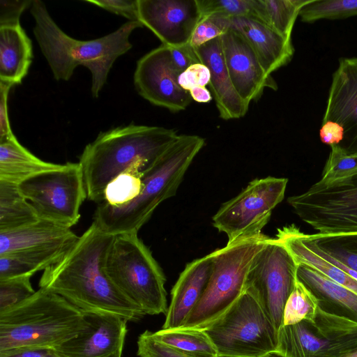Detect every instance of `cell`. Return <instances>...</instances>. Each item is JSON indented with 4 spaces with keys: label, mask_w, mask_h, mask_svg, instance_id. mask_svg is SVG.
<instances>
[{
    "label": "cell",
    "mask_w": 357,
    "mask_h": 357,
    "mask_svg": "<svg viewBox=\"0 0 357 357\" xmlns=\"http://www.w3.org/2000/svg\"><path fill=\"white\" fill-rule=\"evenodd\" d=\"M319 137L322 143L330 146L338 145L344 139V129L339 123L332 121L322 122Z\"/></svg>",
    "instance_id": "46"
},
{
    "label": "cell",
    "mask_w": 357,
    "mask_h": 357,
    "mask_svg": "<svg viewBox=\"0 0 357 357\" xmlns=\"http://www.w3.org/2000/svg\"><path fill=\"white\" fill-rule=\"evenodd\" d=\"M230 29V19L210 15L202 17L196 26L190 44L194 47L220 37Z\"/></svg>",
    "instance_id": "38"
},
{
    "label": "cell",
    "mask_w": 357,
    "mask_h": 357,
    "mask_svg": "<svg viewBox=\"0 0 357 357\" xmlns=\"http://www.w3.org/2000/svg\"><path fill=\"white\" fill-rule=\"evenodd\" d=\"M307 236L325 258L357 273V232Z\"/></svg>",
    "instance_id": "30"
},
{
    "label": "cell",
    "mask_w": 357,
    "mask_h": 357,
    "mask_svg": "<svg viewBox=\"0 0 357 357\" xmlns=\"http://www.w3.org/2000/svg\"><path fill=\"white\" fill-rule=\"evenodd\" d=\"M202 17L216 15L227 19L255 18L266 24L263 0H197Z\"/></svg>",
    "instance_id": "31"
},
{
    "label": "cell",
    "mask_w": 357,
    "mask_h": 357,
    "mask_svg": "<svg viewBox=\"0 0 357 357\" xmlns=\"http://www.w3.org/2000/svg\"><path fill=\"white\" fill-rule=\"evenodd\" d=\"M38 218L70 228L80 218L87 198L79 162H66L56 169L31 176L18 184Z\"/></svg>",
    "instance_id": "9"
},
{
    "label": "cell",
    "mask_w": 357,
    "mask_h": 357,
    "mask_svg": "<svg viewBox=\"0 0 357 357\" xmlns=\"http://www.w3.org/2000/svg\"><path fill=\"white\" fill-rule=\"evenodd\" d=\"M178 76L169 47L162 45L138 60L134 84L139 94L151 104L178 112L185 110L192 100L189 91L178 84Z\"/></svg>",
    "instance_id": "14"
},
{
    "label": "cell",
    "mask_w": 357,
    "mask_h": 357,
    "mask_svg": "<svg viewBox=\"0 0 357 357\" xmlns=\"http://www.w3.org/2000/svg\"><path fill=\"white\" fill-rule=\"evenodd\" d=\"M33 1H0V25L20 22L22 13L31 7Z\"/></svg>",
    "instance_id": "43"
},
{
    "label": "cell",
    "mask_w": 357,
    "mask_h": 357,
    "mask_svg": "<svg viewBox=\"0 0 357 357\" xmlns=\"http://www.w3.org/2000/svg\"><path fill=\"white\" fill-rule=\"evenodd\" d=\"M271 238L261 233L211 252L212 270L207 286L180 328L206 330L221 318L245 290L250 272Z\"/></svg>",
    "instance_id": "6"
},
{
    "label": "cell",
    "mask_w": 357,
    "mask_h": 357,
    "mask_svg": "<svg viewBox=\"0 0 357 357\" xmlns=\"http://www.w3.org/2000/svg\"><path fill=\"white\" fill-rule=\"evenodd\" d=\"M139 21L169 47L190 43L202 15L197 0H137Z\"/></svg>",
    "instance_id": "15"
},
{
    "label": "cell",
    "mask_w": 357,
    "mask_h": 357,
    "mask_svg": "<svg viewBox=\"0 0 357 357\" xmlns=\"http://www.w3.org/2000/svg\"><path fill=\"white\" fill-rule=\"evenodd\" d=\"M13 85L0 82V141L15 137L11 129L8 109V98Z\"/></svg>",
    "instance_id": "44"
},
{
    "label": "cell",
    "mask_w": 357,
    "mask_h": 357,
    "mask_svg": "<svg viewBox=\"0 0 357 357\" xmlns=\"http://www.w3.org/2000/svg\"><path fill=\"white\" fill-rule=\"evenodd\" d=\"M105 271L119 291L145 315L166 314L165 274L138 233L114 235Z\"/></svg>",
    "instance_id": "7"
},
{
    "label": "cell",
    "mask_w": 357,
    "mask_h": 357,
    "mask_svg": "<svg viewBox=\"0 0 357 357\" xmlns=\"http://www.w3.org/2000/svg\"><path fill=\"white\" fill-rule=\"evenodd\" d=\"M296 278L323 310L357 323V294L307 266L297 264Z\"/></svg>",
    "instance_id": "22"
},
{
    "label": "cell",
    "mask_w": 357,
    "mask_h": 357,
    "mask_svg": "<svg viewBox=\"0 0 357 357\" xmlns=\"http://www.w3.org/2000/svg\"><path fill=\"white\" fill-rule=\"evenodd\" d=\"M178 136L173 128L133 123L100 132L79 157L87 198L103 202L107 185L125 171L142 176Z\"/></svg>",
    "instance_id": "2"
},
{
    "label": "cell",
    "mask_w": 357,
    "mask_h": 357,
    "mask_svg": "<svg viewBox=\"0 0 357 357\" xmlns=\"http://www.w3.org/2000/svg\"><path fill=\"white\" fill-rule=\"evenodd\" d=\"M211 73L206 66L202 63H195L181 73L178 77V84L189 91L195 86H206L209 84Z\"/></svg>",
    "instance_id": "41"
},
{
    "label": "cell",
    "mask_w": 357,
    "mask_h": 357,
    "mask_svg": "<svg viewBox=\"0 0 357 357\" xmlns=\"http://www.w3.org/2000/svg\"><path fill=\"white\" fill-rule=\"evenodd\" d=\"M192 99L198 102H208L212 96L210 91L205 86H195L189 91Z\"/></svg>",
    "instance_id": "47"
},
{
    "label": "cell",
    "mask_w": 357,
    "mask_h": 357,
    "mask_svg": "<svg viewBox=\"0 0 357 357\" xmlns=\"http://www.w3.org/2000/svg\"><path fill=\"white\" fill-rule=\"evenodd\" d=\"M86 326L83 310L40 288L26 300L0 312V351L26 346L56 347Z\"/></svg>",
    "instance_id": "5"
},
{
    "label": "cell",
    "mask_w": 357,
    "mask_h": 357,
    "mask_svg": "<svg viewBox=\"0 0 357 357\" xmlns=\"http://www.w3.org/2000/svg\"><path fill=\"white\" fill-rule=\"evenodd\" d=\"M112 357H122V355H116V356H112Z\"/></svg>",
    "instance_id": "50"
},
{
    "label": "cell",
    "mask_w": 357,
    "mask_h": 357,
    "mask_svg": "<svg viewBox=\"0 0 357 357\" xmlns=\"http://www.w3.org/2000/svg\"><path fill=\"white\" fill-rule=\"evenodd\" d=\"M0 357H60L54 347L26 346L0 351Z\"/></svg>",
    "instance_id": "45"
},
{
    "label": "cell",
    "mask_w": 357,
    "mask_h": 357,
    "mask_svg": "<svg viewBox=\"0 0 357 357\" xmlns=\"http://www.w3.org/2000/svg\"><path fill=\"white\" fill-rule=\"evenodd\" d=\"M356 349L357 323L319 307L314 320L279 329L275 353L283 357H343Z\"/></svg>",
    "instance_id": "10"
},
{
    "label": "cell",
    "mask_w": 357,
    "mask_h": 357,
    "mask_svg": "<svg viewBox=\"0 0 357 357\" xmlns=\"http://www.w3.org/2000/svg\"><path fill=\"white\" fill-rule=\"evenodd\" d=\"M357 15V0H312L301 10L303 22L320 20H337Z\"/></svg>",
    "instance_id": "34"
},
{
    "label": "cell",
    "mask_w": 357,
    "mask_h": 357,
    "mask_svg": "<svg viewBox=\"0 0 357 357\" xmlns=\"http://www.w3.org/2000/svg\"><path fill=\"white\" fill-rule=\"evenodd\" d=\"M142 189V176L132 170H127L114 177L104 190V202L120 207L134 199Z\"/></svg>",
    "instance_id": "35"
},
{
    "label": "cell",
    "mask_w": 357,
    "mask_h": 357,
    "mask_svg": "<svg viewBox=\"0 0 357 357\" xmlns=\"http://www.w3.org/2000/svg\"><path fill=\"white\" fill-rule=\"evenodd\" d=\"M194 49L199 62L209 69V85L220 117L224 120L243 117L249 104L241 98L233 86L224 59L220 37Z\"/></svg>",
    "instance_id": "20"
},
{
    "label": "cell",
    "mask_w": 357,
    "mask_h": 357,
    "mask_svg": "<svg viewBox=\"0 0 357 357\" xmlns=\"http://www.w3.org/2000/svg\"><path fill=\"white\" fill-rule=\"evenodd\" d=\"M137 354L139 357H192L156 340L149 331L138 337Z\"/></svg>",
    "instance_id": "39"
},
{
    "label": "cell",
    "mask_w": 357,
    "mask_h": 357,
    "mask_svg": "<svg viewBox=\"0 0 357 357\" xmlns=\"http://www.w3.org/2000/svg\"><path fill=\"white\" fill-rule=\"evenodd\" d=\"M114 237L92 222L61 259L44 271L40 288L63 297L83 311L115 313L128 321L141 319L144 312L119 291L105 271Z\"/></svg>",
    "instance_id": "1"
},
{
    "label": "cell",
    "mask_w": 357,
    "mask_h": 357,
    "mask_svg": "<svg viewBox=\"0 0 357 357\" xmlns=\"http://www.w3.org/2000/svg\"><path fill=\"white\" fill-rule=\"evenodd\" d=\"M205 331L218 357H261L276 349L278 331L248 285L234 305Z\"/></svg>",
    "instance_id": "8"
},
{
    "label": "cell",
    "mask_w": 357,
    "mask_h": 357,
    "mask_svg": "<svg viewBox=\"0 0 357 357\" xmlns=\"http://www.w3.org/2000/svg\"><path fill=\"white\" fill-rule=\"evenodd\" d=\"M31 277L20 276L0 280V312L26 300L35 294Z\"/></svg>",
    "instance_id": "37"
},
{
    "label": "cell",
    "mask_w": 357,
    "mask_h": 357,
    "mask_svg": "<svg viewBox=\"0 0 357 357\" xmlns=\"http://www.w3.org/2000/svg\"><path fill=\"white\" fill-rule=\"evenodd\" d=\"M30 11L35 20L36 41L54 77L68 81L78 66L87 68L91 73L93 98L99 96L115 61L132 48L129 40L132 32L143 27L140 22L128 21L101 38L79 40L63 31L43 1L33 0Z\"/></svg>",
    "instance_id": "3"
},
{
    "label": "cell",
    "mask_w": 357,
    "mask_h": 357,
    "mask_svg": "<svg viewBox=\"0 0 357 357\" xmlns=\"http://www.w3.org/2000/svg\"><path fill=\"white\" fill-rule=\"evenodd\" d=\"M287 202L318 234L357 232V173L327 185L317 182Z\"/></svg>",
    "instance_id": "11"
},
{
    "label": "cell",
    "mask_w": 357,
    "mask_h": 357,
    "mask_svg": "<svg viewBox=\"0 0 357 357\" xmlns=\"http://www.w3.org/2000/svg\"><path fill=\"white\" fill-rule=\"evenodd\" d=\"M327 121L344 129V139L338 146L347 153H357V57L339 59L322 122Z\"/></svg>",
    "instance_id": "18"
},
{
    "label": "cell",
    "mask_w": 357,
    "mask_h": 357,
    "mask_svg": "<svg viewBox=\"0 0 357 357\" xmlns=\"http://www.w3.org/2000/svg\"><path fill=\"white\" fill-rule=\"evenodd\" d=\"M275 239L297 264L307 266L357 294V280L324 258L307 238V234L296 226L291 225L278 229Z\"/></svg>",
    "instance_id": "23"
},
{
    "label": "cell",
    "mask_w": 357,
    "mask_h": 357,
    "mask_svg": "<svg viewBox=\"0 0 357 357\" xmlns=\"http://www.w3.org/2000/svg\"><path fill=\"white\" fill-rule=\"evenodd\" d=\"M76 241L0 255V280L31 277L38 271H45L58 262Z\"/></svg>",
    "instance_id": "26"
},
{
    "label": "cell",
    "mask_w": 357,
    "mask_h": 357,
    "mask_svg": "<svg viewBox=\"0 0 357 357\" xmlns=\"http://www.w3.org/2000/svg\"><path fill=\"white\" fill-rule=\"evenodd\" d=\"M212 270V257L208 254L185 266L174 285L162 329L182 327L195 307L208 282Z\"/></svg>",
    "instance_id": "19"
},
{
    "label": "cell",
    "mask_w": 357,
    "mask_h": 357,
    "mask_svg": "<svg viewBox=\"0 0 357 357\" xmlns=\"http://www.w3.org/2000/svg\"><path fill=\"white\" fill-rule=\"evenodd\" d=\"M85 329L54 347L60 357H112L122 355L127 322L121 316L103 311H83Z\"/></svg>",
    "instance_id": "16"
},
{
    "label": "cell",
    "mask_w": 357,
    "mask_h": 357,
    "mask_svg": "<svg viewBox=\"0 0 357 357\" xmlns=\"http://www.w3.org/2000/svg\"><path fill=\"white\" fill-rule=\"evenodd\" d=\"M312 0H263L266 24L285 38H291L295 21Z\"/></svg>",
    "instance_id": "32"
},
{
    "label": "cell",
    "mask_w": 357,
    "mask_h": 357,
    "mask_svg": "<svg viewBox=\"0 0 357 357\" xmlns=\"http://www.w3.org/2000/svg\"><path fill=\"white\" fill-rule=\"evenodd\" d=\"M169 50L173 66L179 75L190 66L200 63L194 47L190 43L169 47Z\"/></svg>",
    "instance_id": "42"
},
{
    "label": "cell",
    "mask_w": 357,
    "mask_h": 357,
    "mask_svg": "<svg viewBox=\"0 0 357 357\" xmlns=\"http://www.w3.org/2000/svg\"><path fill=\"white\" fill-rule=\"evenodd\" d=\"M343 357H357V349L349 354L344 356Z\"/></svg>",
    "instance_id": "49"
},
{
    "label": "cell",
    "mask_w": 357,
    "mask_h": 357,
    "mask_svg": "<svg viewBox=\"0 0 357 357\" xmlns=\"http://www.w3.org/2000/svg\"><path fill=\"white\" fill-rule=\"evenodd\" d=\"M61 164L44 161L14 137L0 141V181L20 184L40 173L59 168Z\"/></svg>",
    "instance_id": "27"
},
{
    "label": "cell",
    "mask_w": 357,
    "mask_h": 357,
    "mask_svg": "<svg viewBox=\"0 0 357 357\" xmlns=\"http://www.w3.org/2000/svg\"><path fill=\"white\" fill-rule=\"evenodd\" d=\"M33 56L31 40L20 22L0 25V82L20 84Z\"/></svg>",
    "instance_id": "24"
},
{
    "label": "cell",
    "mask_w": 357,
    "mask_h": 357,
    "mask_svg": "<svg viewBox=\"0 0 357 357\" xmlns=\"http://www.w3.org/2000/svg\"><path fill=\"white\" fill-rule=\"evenodd\" d=\"M78 237L70 228L39 219L25 227L0 232V255L75 241Z\"/></svg>",
    "instance_id": "25"
},
{
    "label": "cell",
    "mask_w": 357,
    "mask_h": 357,
    "mask_svg": "<svg viewBox=\"0 0 357 357\" xmlns=\"http://www.w3.org/2000/svg\"><path fill=\"white\" fill-rule=\"evenodd\" d=\"M261 357H283V356H282L275 352H273V353L268 354L261 356Z\"/></svg>",
    "instance_id": "48"
},
{
    "label": "cell",
    "mask_w": 357,
    "mask_h": 357,
    "mask_svg": "<svg viewBox=\"0 0 357 357\" xmlns=\"http://www.w3.org/2000/svg\"><path fill=\"white\" fill-rule=\"evenodd\" d=\"M357 173V153H349L338 145L331 146V152L324 167L321 185L330 184Z\"/></svg>",
    "instance_id": "36"
},
{
    "label": "cell",
    "mask_w": 357,
    "mask_h": 357,
    "mask_svg": "<svg viewBox=\"0 0 357 357\" xmlns=\"http://www.w3.org/2000/svg\"><path fill=\"white\" fill-rule=\"evenodd\" d=\"M205 144L195 135H178L174 142L142 176V189L131 202L114 207L99 204L93 223L102 231L116 235L138 233L163 201L174 196L185 172Z\"/></svg>",
    "instance_id": "4"
},
{
    "label": "cell",
    "mask_w": 357,
    "mask_h": 357,
    "mask_svg": "<svg viewBox=\"0 0 357 357\" xmlns=\"http://www.w3.org/2000/svg\"><path fill=\"white\" fill-rule=\"evenodd\" d=\"M84 1L123 16L130 22H139L137 0H86Z\"/></svg>",
    "instance_id": "40"
},
{
    "label": "cell",
    "mask_w": 357,
    "mask_h": 357,
    "mask_svg": "<svg viewBox=\"0 0 357 357\" xmlns=\"http://www.w3.org/2000/svg\"><path fill=\"white\" fill-rule=\"evenodd\" d=\"M319 303L313 294L297 278L284 309L283 325L295 324L301 321L314 320Z\"/></svg>",
    "instance_id": "33"
},
{
    "label": "cell",
    "mask_w": 357,
    "mask_h": 357,
    "mask_svg": "<svg viewBox=\"0 0 357 357\" xmlns=\"http://www.w3.org/2000/svg\"><path fill=\"white\" fill-rule=\"evenodd\" d=\"M39 219L17 184L0 181V232L25 227Z\"/></svg>",
    "instance_id": "28"
},
{
    "label": "cell",
    "mask_w": 357,
    "mask_h": 357,
    "mask_svg": "<svg viewBox=\"0 0 357 357\" xmlns=\"http://www.w3.org/2000/svg\"><path fill=\"white\" fill-rule=\"evenodd\" d=\"M158 341L192 357H218V351L205 330L177 328L152 332Z\"/></svg>",
    "instance_id": "29"
},
{
    "label": "cell",
    "mask_w": 357,
    "mask_h": 357,
    "mask_svg": "<svg viewBox=\"0 0 357 357\" xmlns=\"http://www.w3.org/2000/svg\"><path fill=\"white\" fill-rule=\"evenodd\" d=\"M288 179L267 176L249 183L238 195L224 203L212 223L225 233L227 243L261 234L273 210L284 199Z\"/></svg>",
    "instance_id": "12"
},
{
    "label": "cell",
    "mask_w": 357,
    "mask_h": 357,
    "mask_svg": "<svg viewBox=\"0 0 357 357\" xmlns=\"http://www.w3.org/2000/svg\"><path fill=\"white\" fill-rule=\"evenodd\" d=\"M230 29L244 37L269 75L287 65L294 56L291 38L284 37L260 20L251 17L230 19Z\"/></svg>",
    "instance_id": "21"
},
{
    "label": "cell",
    "mask_w": 357,
    "mask_h": 357,
    "mask_svg": "<svg viewBox=\"0 0 357 357\" xmlns=\"http://www.w3.org/2000/svg\"><path fill=\"white\" fill-rule=\"evenodd\" d=\"M297 263L275 238H271L257 258L247 285L257 295L278 332L283 325L286 302L296 281Z\"/></svg>",
    "instance_id": "13"
},
{
    "label": "cell",
    "mask_w": 357,
    "mask_h": 357,
    "mask_svg": "<svg viewBox=\"0 0 357 357\" xmlns=\"http://www.w3.org/2000/svg\"><path fill=\"white\" fill-rule=\"evenodd\" d=\"M225 64L233 86L248 104L257 100L265 88L277 90L271 75L262 68L253 49L238 32L229 29L220 36Z\"/></svg>",
    "instance_id": "17"
}]
</instances>
